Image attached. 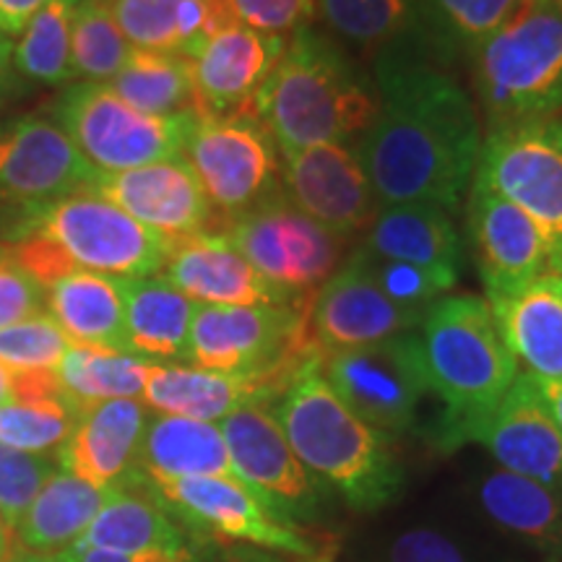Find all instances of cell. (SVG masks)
Returning <instances> with one entry per match:
<instances>
[{"label": "cell", "mask_w": 562, "mask_h": 562, "mask_svg": "<svg viewBox=\"0 0 562 562\" xmlns=\"http://www.w3.org/2000/svg\"><path fill=\"white\" fill-rule=\"evenodd\" d=\"M370 74L381 110L355 140V154L378 201L432 203L456 216L484 138L472 97L446 66L414 47L378 55Z\"/></svg>", "instance_id": "obj_1"}, {"label": "cell", "mask_w": 562, "mask_h": 562, "mask_svg": "<svg viewBox=\"0 0 562 562\" xmlns=\"http://www.w3.org/2000/svg\"><path fill=\"white\" fill-rule=\"evenodd\" d=\"M381 97L372 74L315 24L286 40L284 58L256 104V115L277 138L281 154L351 144L375 123Z\"/></svg>", "instance_id": "obj_2"}, {"label": "cell", "mask_w": 562, "mask_h": 562, "mask_svg": "<svg viewBox=\"0 0 562 562\" xmlns=\"http://www.w3.org/2000/svg\"><path fill=\"white\" fill-rule=\"evenodd\" d=\"M271 406L302 467L355 510L385 508L404 490L389 438L341 402L323 375L321 355L300 364Z\"/></svg>", "instance_id": "obj_3"}, {"label": "cell", "mask_w": 562, "mask_h": 562, "mask_svg": "<svg viewBox=\"0 0 562 562\" xmlns=\"http://www.w3.org/2000/svg\"><path fill=\"white\" fill-rule=\"evenodd\" d=\"M430 393L442 412L432 427L440 451L472 442V435L518 378L487 297L446 294L422 315L417 328Z\"/></svg>", "instance_id": "obj_4"}, {"label": "cell", "mask_w": 562, "mask_h": 562, "mask_svg": "<svg viewBox=\"0 0 562 562\" xmlns=\"http://www.w3.org/2000/svg\"><path fill=\"white\" fill-rule=\"evenodd\" d=\"M476 112L487 131L562 112V9L524 0L472 58Z\"/></svg>", "instance_id": "obj_5"}, {"label": "cell", "mask_w": 562, "mask_h": 562, "mask_svg": "<svg viewBox=\"0 0 562 562\" xmlns=\"http://www.w3.org/2000/svg\"><path fill=\"white\" fill-rule=\"evenodd\" d=\"M311 300L281 307L195 305L186 362L224 375L292 378L307 357L321 355L307 323Z\"/></svg>", "instance_id": "obj_6"}, {"label": "cell", "mask_w": 562, "mask_h": 562, "mask_svg": "<svg viewBox=\"0 0 562 562\" xmlns=\"http://www.w3.org/2000/svg\"><path fill=\"white\" fill-rule=\"evenodd\" d=\"M11 235H37L53 243L74 269L117 279L157 277L172 237L159 235L100 195L79 191L21 216Z\"/></svg>", "instance_id": "obj_7"}, {"label": "cell", "mask_w": 562, "mask_h": 562, "mask_svg": "<svg viewBox=\"0 0 562 562\" xmlns=\"http://www.w3.org/2000/svg\"><path fill=\"white\" fill-rule=\"evenodd\" d=\"M199 115H146L108 83H74L55 102V121L94 170L121 172L182 157Z\"/></svg>", "instance_id": "obj_8"}, {"label": "cell", "mask_w": 562, "mask_h": 562, "mask_svg": "<svg viewBox=\"0 0 562 562\" xmlns=\"http://www.w3.org/2000/svg\"><path fill=\"white\" fill-rule=\"evenodd\" d=\"M182 159L224 224L284 191L277 138L256 115L195 117Z\"/></svg>", "instance_id": "obj_9"}, {"label": "cell", "mask_w": 562, "mask_h": 562, "mask_svg": "<svg viewBox=\"0 0 562 562\" xmlns=\"http://www.w3.org/2000/svg\"><path fill=\"white\" fill-rule=\"evenodd\" d=\"M474 175L537 224L550 248V271L562 273V117L487 131Z\"/></svg>", "instance_id": "obj_10"}, {"label": "cell", "mask_w": 562, "mask_h": 562, "mask_svg": "<svg viewBox=\"0 0 562 562\" xmlns=\"http://www.w3.org/2000/svg\"><path fill=\"white\" fill-rule=\"evenodd\" d=\"M222 232L252 269L292 297L318 292L349 248V240L302 214L284 191L229 220Z\"/></svg>", "instance_id": "obj_11"}, {"label": "cell", "mask_w": 562, "mask_h": 562, "mask_svg": "<svg viewBox=\"0 0 562 562\" xmlns=\"http://www.w3.org/2000/svg\"><path fill=\"white\" fill-rule=\"evenodd\" d=\"M321 370L341 402L385 438L414 430L430 396L417 331L321 355Z\"/></svg>", "instance_id": "obj_12"}, {"label": "cell", "mask_w": 562, "mask_h": 562, "mask_svg": "<svg viewBox=\"0 0 562 562\" xmlns=\"http://www.w3.org/2000/svg\"><path fill=\"white\" fill-rule=\"evenodd\" d=\"M149 484L175 521L195 533L243 542L286 558H326L321 542H315L302 526L279 518L248 484L235 476L149 480Z\"/></svg>", "instance_id": "obj_13"}, {"label": "cell", "mask_w": 562, "mask_h": 562, "mask_svg": "<svg viewBox=\"0 0 562 562\" xmlns=\"http://www.w3.org/2000/svg\"><path fill=\"white\" fill-rule=\"evenodd\" d=\"M237 480L256 492L286 524L321 516L323 484L302 467L281 432L271 404H248L220 422Z\"/></svg>", "instance_id": "obj_14"}, {"label": "cell", "mask_w": 562, "mask_h": 562, "mask_svg": "<svg viewBox=\"0 0 562 562\" xmlns=\"http://www.w3.org/2000/svg\"><path fill=\"white\" fill-rule=\"evenodd\" d=\"M94 172L58 121L24 117L0 131V209L16 220L87 191Z\"/></svg>", "instance_id": "obj_15"}, {"label": "cell", "mask_w": 562, "mask_h": 562, "mask_svg": "<svg viewBox=\"0 0 562 562\" xmlns=\"http://www.w3.org/2000/svg\"><path fill=\"white\" fill-rule=\"evenodd\" d=\"M425 311L404 307L375 284L360 245L311 300V334L321 355L368 347L391 336L417 331Z\"/></svg>", "instance_id": "obj_16"}, {"label": "cell", "mask_w": 562, "mask_h": 562, "mask_svg": "<svg viewBox=\"0 0 562 562\" xmlns=\"http://www.w3.org/2000/svg\"><path fill=\"white\" fill-rule=\"evenodd\" d=\"M281 186L302 214L349 243L368 232L381 209L349 144H318L281 154Z\"/></svg>", "instance_id": "obj_17"}, {"label": "cell", "mask_w": 562, "mask_h": 562, "mask_svg": "<svg viewBox=\"0 0 562 562\" xmlns=\"http://www.w3.org/2000/svg\"><path fill=\"white\" fill-rule=\"evenodd\" d=\"M467 232L487 300L524 290L550 271L544 235L516 203L492 191L480 175L469 186Z\"/></svg>", "instance_id": "obj_18"}, {"label": "cell", "mask_w": 562, "mask_h": 562, "mask_svg": "<svg viewBox=\"0 0 562 562\" xmlns=\"http://www.w3.org/2000/svg\"><path fill=\"white\" fill-rule=\"evenodd\" d=\"M87 191L115 203L144 227L172 240L199 232H222L220 214L182 157L121 172L97 170Z\"/></svg>", "instance_id": "obj_19"}, {"label": "cell", "mask_w": 562, "mask_h": 562, "mask_svg": "<svg viewBox=\"0 0 562 562\" xmlns=\"http://www.w3.org/2000/svg\"><path fill=\"white\" fill-rule=\"evenodd\" d=\"M286 40L243 24L214 34L191 58L195 115H256L258 97L284 58Z\"/></svg>", "instance_id": "obj_20"}, {"label": "cell", "mask_w": 562, "mask_h": 562, "mask_svg": "<svg viewBox=\"0 0 562 562\" xmlns=\"http://www.w3.org/2000/svg\"><path fill=\"white\" fill-rule=\"evenodd\" d=\"M472 442H482L505 472L562 490V432L529 372H518L497 409L476 427Z\"/></svg>", "instance_id": "obj_21"}, {"label": "cell", "mask_w": 562, "mask_h": 562, "mask_svg": "<svg viewBox=\"0 0 562 562\" xmlns=\"http://www.w3.org/2000/svg\"><path fill=\"white\" fill-rule=\"evenodd\" d=\"M165 277L175 290L191 297L195 305H297L311 297H292L266 281L245 261L224 232H199L175 237L167 250Z\"/></svg>", "instance_id": "obj_22"}, {"label": "cell", "mask_w": 562, "mask_h": 562, "mask_svg": "<svg viewBox=\"0 0 562 562\" xmlns=\"http://www.w3.org/2000/svg\"><path fill=\"white\" fill-rule=\"evenodd\" d=\"M292 378L224 375L180 362H151L140 402L154 414L220 425L248 404H273Z\"/></svg>", "instance_id": "obj_23"}, {"label": "cell", "mask_w": 562, "mask_h": 562, "mask_svg": "<svg viewBox=\"0 0 562 562\" xmlns=\"http://www.w3.org/2000/svg\"><path fill=\"white\" fill-rule=\"evenodd\" d=\"M149 414L138 398L91 404L79 412L74 432L55 459L60 469L94 487H115L136 469Z\"/></svg>", "instance_id": "obj_24"}, {"label": "cell", "mask_w": 562, "mask_h": 562, "mask_svg": "<svg viewBox=\"0 0 562 562\" xmlns=\"http://www.w3.org/2000/svg\"><path fill=\"white\" fill-rule=\"evenodd\" d=\"M360 245L378 258L422 266L456 281L461 277L463 240L459 224L451 211L432 203L381 206Z\"/></svg>", "instance_id": "obj_25"}, {"label": "cell", "mask_w": 562, "mask_h": 562, "mask_svg": "<svg viewBox=\"0 0 562 562\" xmlns=\"http://www.w3.org/2000/svg\"><path fill=\"white\" fill-rule=\"evenodd\" d=\"M81 544L104 552L140 554L188 550L191 539L161 505L149 480L133 469L121 484L108 490V497L81 537Z\"/></svg>", "instance_id": "obj_26"}, {"label": "cell", "mask_w": 562, "mask_h": 562, "mask_svg": "<svg viewBox=\"0 0 562 562\" xmlns=\"http://www.w3.org/2000/svg\"><path fill=\"white\" fill-rule=\"evenodd\" d=\"M487 302L516 362L533 378L562 381V273Z\"/></svg>", "instance_id": "obj_27"}, {"label": "cell", "mask_w": 562, "mask_h": 562, "mask_svg": "<svg viewBox=\"0 0 562 562\" xmlns=\"http://www.w3.org/2000/svg\"><path fill=\"white\" fill-rule=\"evenodd\" d=\"M195 302L165 277L123 279V326L128 355L151 362H186Z\"/></svg>", "instance_id": "obj_28"}, {"label": "cell", "mask_w": 562, "mask_h": 562, "mask_svg": "<svg viewBox=\"0 0 562 562\" xmlns=\"http://www.w3.org/2000/svg\"><path fill=\"white\" fill-rule=\"evenodd\" d=\"M136 469L149 480L235 476L220 425L172 414H149Z\"/></svg>", "instance_id": "obj_29"}, {"label": "cell", "mask_w": 562, "mask_h": 562, "mask_svg": "<svg viewBox=\"0 0 562 562\" xmlns=\"http://www.w3.org/2000/svg\"><path fill=\"white\" fill-rule=\"evenodd\" d=\"M45 302L70 344L128 351L123 326V279L76 269L47 286Z\"/></svg>", "instance_id": "obj_30"}, {"label": "cell", "mask_w": 562, "mask_h": 562, "mask_svg": "<svg viewBox=\"0 0 562 562\" xmlns=\"http://www.w3.org/2000/svg\"><path fill=\"white\" fill-rule=\"evenodd\" d=\"M315 21L370 63L398 47L419 50L417 0H315Z\"/></svg>", "instance_id": "obj_31"}, {"label": "cell", "mask_w": 562, "mask_h": 562, "mask_svg": "<svg viewBox=\"0 0 562 562\" xmlns=\"http://www.w3.org/2000/svg\"><path fill=\"white\" fill-rule=\"evenodd\" d=\"M108 490L79 480L58 469L16 526L19 550L37 554H60L81 542L91 521L100 513Z\"/></svg>", "instance_id": "obj_32"}, {"label": "cell", "mask_w": 562, "mask_h": 562, "mask_svg": "<svg viewBox=\"0 0 562 562\" xmlns=\"http://www.w3.org/2000/svg\"><path fill=\"white\" fill-rule=\"evenodd\" d=\"M480 501L497 526L529 542L547 562H562V492L497 469L480 484Z\"/></svg>", "instance_id": "obj_33"}, {"label": "cell", "mask_w": 562, "mask_h": 562, "mask_svg": "<svg viewBox=\"0 0 562 562\" xmlns=\"http://www.w3.org/2000/svg\"><path fill=\"white\" fill-rule=\"evenodd\" d=\"M524 0H417L419 53L440 66L469 60Z\"/></svg>", "instance_id": "obj_34"}, {"label": "cell", "mask_w": 562, "mask_h": 562, "mask_svg": "<svg viewBox=\"0 0 562 562\" xmlns=\"http://www.w3.org/2000/svg\"><path fill=\"white\" fill-rule=\"evenodd\" d=\"M151 360L128 355V351L79 347L70 349L58 364V383L76 409H87L91 404L112 402V398H138L149 378Z\"/></svg>", "instance_id": "obj_35"}, {"label": "cell", "mask_w": 562, "mask_h": 562, "mask_svg": "<svg viewBox=\"0 0 562 562\" xmlns=\"http://www.w3.org/2000/svg\"><path fill=\"white\" fill-rule=\"evenodd\" d=\"M108 87L146 115H195L191 58L133 47L128 63Z\"/></svg>", "instance_id": "obj_36"}, {"label": "cell", "mask_w": 562, "mask_h": 562, "mask_svg": "<svg viewBox=\"0 0 562 562\" xmlns=\"http://www.w3.org/2000/svg\"><path fill=\"white\" fill-rule=\"evenodd\" d=\"M76 3L79 0H53L21 32L11 66L26 81L42 87H66L76 81L74 63H70V26H74Z\"/></svg>", "instance_id": "obj_37"}, {"label": "cell", "mask_w": 562, "mask_h": 562, "mask_svg": "<svg viewBox=\"0 0 562 562\" xmlns=\"http://www.w3.org/2000/svg\"><path fill=\"white\" fill-rule=\"evenodd\" d=\"M133 45L112 16L110 0H79L70 26V63L74 79L110 83L121 74Z\"/></svg>", "instance_id": "obj_38"}, {"label": "cell", "mask_w": 562, "mask_h": 562, "mask_svg": "<svg viewBox=\"0 0 562 562\" xmlns=\"http://www.w3.org/2000/svg\"><path fill=\"white\" fill-rule=\"evenodd\" d=\"M79 409L66 396L9 398L0 404V446L24 453L55 456L74 432Z\"/></svg>", "instance_id": "obj_39"}, {"label": "cell", "mask_w": 562, "mask_h": 562, "mask_svg": "<svg viewBox=\"0 0 562 562\" xmlns=\"http://www.w3.org/2000/svg\"><path fill=\"white\" fill-rule=\"evenodd\" d=\"M68 349V336L60 331L50 313L30 315V318L0 328V364L9 372H55Z\"/></svg>", "instance_id": "obj_40"}, {"label": "cell", "mask_w": 562, "mask_h": 562, "mask_svg": "<svg viewBox=\"0 0 562 562\" xmlns=\"http://www.w3.org/2000/svg\"><path fill=\"white\" fill-rule=\"evenodd\" d=\"M58 469L60 463L55 456L0 446V518L11 531H16L34 497Z\"/></svg>", "instance_id": "obj_41"}, {"label": "cell", "mask_w": 562, "mask_h": 562, "mask_svg": "<svg viewBox=\"0 0 562 562\" xmlns=\"http://www.w3.org/2000/svg\"><path fill=\"white\" fill-rule=\"evenodd\" d=\"M182 0H110L112 16L136 50L180 55L178 16Z\"/></svg>", "instance_id": "obj_42"}, {"label": "cell", "mask_w": 562, "mask_h": 562, "mask_svg": "<svg viewBox=\"0 0 562 562\" xmlns=\"http://www.w3.org/2000/svg\"><path fill=\"white\" fill-rule=\"evenodd\" d=\"M364 263L375 279V284L385 292V297L404 307H417V311H427L435 300L446 297L459 281L442 277L430 269H422V266L402 263V261H389V258L372 256L370 250H364L360 245Z\"/></svg>", "instance_id": "obj_43"}, {"label": "cell", "mask_w": 562, "mask_h": 562, "mask_svg": "<svg viewBox=\"0 0 562 562\" xmlns=\"http://www.w3.org/2000/svg\"><path fill=\"white\" fill-rule=\"evenodd\" d=\"M243 26L292 37L302 26L315 24V0H232Z\"/></svg>", "instance_id": "obj_44"}, {"label": "cell", "mask_w": 562, "mask_h": 562, "mask_svg": "<svg viewBox=\"0 0 562 562\" xmlns=\"http://www.w3.org/2000/svg\"><path fill=\"white\" fill-rule=\"evenodd\" d=\"M45 286L13 261L9 248L0 243V328L42 313Z\"/></svg>", "instance_id": "obj_45"}, {"label": "cell", "mask_w": 562, "mask_h": 562, "mask_svg": "<svg viewBox=\"0 0 562 562\" xmlns=\"http://www.w3.org/2000/svg\"><path fill=\"white\" fill-rule=\"evenodd\" d=\"M391 562H467L451 539L438 531H406L391 547Z\"/></svg>", "instance_id": "obj_46"}, {"label": "cell", "mask_w": 562, "mask_h": 562, "mask_svg": "<svg viewBox=\"0 0 562 562\" xmlns=\"http://www.w3.org/2000/svg\"><path fill=\"white\" fill-rule=\"evenodd\" d=\"M66 562H199L195 558L193 547L178 552H140V554H121V552H104L94 550V547H87L76 542L70 550L63 552Z\"/></svg>", "instance_id": "obj_47"}, {"label": "cell", "mask_w": 562, "mask_h": 562, "mask_svg": "<svg viewBox=\"0 0 562 562\" xmlns=\"http://www.w3.org/2000/svg\"><path fill=\"white\" fill-rule=\"evenodd\" d=\"M53 0H0V32L5 37L21 34L37 13Z\"/></svg>", "instance_id": "obj_48"}, {"label": "cell", "mask_w": 562, "mask_h": 562, "mask_svg": "<svg viewBox=\"0 0 562 562\" xmlns=\"http://www.w3.org/2000/svg\"><path fill=\"white\" fill-rule=\"evenodd\" d=\"M232 562H331V560H328V558H318V560L286 558V554H273V552L256 550V547H248V550L232 552Z\"/></svg>", "instance_id": "obj_49"}, {"label": "cell", "mask_w": 562, "mask_h": 562, "mask_svg": "<svg viewBox=\"0 0 562 562\" xmlns=\"http://www.w3.org/2000/svg\"><path fill=\"white\" fill-rule=\"evenodd\" d=\"M539 381V389H542L547 404H550V412L554 422H558L560 432H562V381H542V378H537Z\"/></svg>", "instance_id": "obj_50"}, {"label": "cell", "mask_w": 562, "mask_h": 562, "mask_svg": "<svg viewBox=\"0 0 562 562\" xmlns=\"http://www.w3.org/2000/svg\"><path fill=\"white\" fill-rule=\"evenodd\" d=\"M11 55H13L11 37H5V34L0 32V89H3L11 79Z\"/></svg>", "instance_id": "obj_51"}, {"label": "cell", "mask_w": 562, "mask_h": 562, "mask_svg": "<svg viewBox=\"0 0 562 562\" xmlns=\"http://www.w3.org/2000/svg\"><path fill=\"white\" fill-rule=\"evenodd\" d=\"M5 562H66V558H63V552L60 554H37V552L19 550V552H11V558Z\"/></svg>", "instance_id": "obj_52"}, {"label": "cell", "mask_w": 562, "mask_h": 562, "mask_svg": "<svg viewBox=\"0 0 562 562\" xmlns=\"http://www.w3.org/2000/svg\"><path fill=\"white\" fill-rule=\"evenodd\" d=\"M11 558V529L3 524L0 518V562H5Z\"/></svg>", "instance_id": "obj_53"}, {"label": "cell", "mask_w": 562, "mask_h": 562, "mask_svg": "<svg viewBox=\"0 0 562 562\" xmlns=\"http://www.w3.org/2000/svg\"><path fill=\"white\" fill-rule=\"evenodd\" d=\"M11 398V378H9V370L0 364V404H5Z\"/></svg>", "instance_id": "obj_54"}, {"label": "cell", "mask_w": 562, "mask_h": 562, "mask_svg": "<svg viewBox=\"0 0 562 562\" xmlns=\"http://www.w3.org/2000/svg\"><path fill=\"white\" fill-rule=\"evenodd\" d=\"M554 3H558V5H560V9H562V0H554Z\"/></svg>", "instance_id": "obj_55"}, {"label": "cell", "mask_w": 562, "mask_h": 562, "mask_svg": "<svg viewBox=\"0 0 562 562\" xmlns=\"http://www.w3.org/2000/svg\"><path fill=\"white\" fill-rule=\"evenodd\" d=\"M560 492H562V490H560Z\"/></svg>", "instance_id": "obj_56"}]
</instances>
